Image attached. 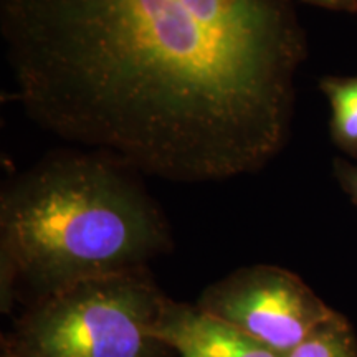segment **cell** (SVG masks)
Wrapping results in <instances>:
<instances>
[{
	"label": "cell",
	"mask_w": 357,
	"mask_h": 357,
	"mask_svg": "<svg viewBox=\"0 0 357 357\" xmlns=\"http://www.w3.org/2000/svg\"><path fill=\"white\" fill-rule=\"evenodd\" d=\"M197 306L287 357L336 316L300 276L275 265H252L204 289Z\"/></svg>",
	"instance_id": "obj_4"
},
{
	"label": "cell",
	"mask_w": 357,
	"mask_h": 357,
	"mask_svg": "<svg viewBox=\"0 0 357 357\" xmlns=\"http://www.w3.org/2000/svg\"><path fill=\"white\" fill-rule=\"evenodd\" d=\"M287 357H357V336L352 324L336 312L333 319L294 347Z\"/></svg>",
	"instance_id": "obj_7"
},
{
	"label": "cell",
	"mask_w": 357,
	"mask_h": 357,
	"mask_svg": "<svg viewBox=\"0 0 357 357\" xmlns=\"http://www.w3.org/2000/svg\"><path fill=\"white\" fill-rule=\"evenodd\" d=\"M154 334L181 357H281L197 305L169 298Z\"/></svg>",
	"instance_id": "obj_5"
},
{
	"label": "cell",
	"mask_w": 357,
	"mask_h": 357,
	"mask_svg": "<svg viewBox=\"0 0 357 357\" xmlns=\"http://www.w3.org/2000/svg\"><path fill=\"white\" fill-rule=\"evenodd\" d=\"M30 121L142 176H253L288 144L307 38L294 0H0Z\"/></svg>",
	"instance_id": "obj_1"
},
{
	"label": "cell",
	"mask_w": 357,
	"mask_h": 357,
	"mask_svg": "<svg viewBox=\"0 0 357 357\" xmlns=\"http://www.w3.org/2000/svg\"><path fill=\"white\" fill-rule=\"evenodd\" d=\"M166 301L149 268L78 281L29 303L2 357H166L154 334Z\"/></svg>",
	"instance_id": "obj_3"
},
{
	"label": "cell",
	"mask_w": 357,
	"mask_h": 357,
	"mask_svg": "<svg viewBox=\"0 0 357 357\" xmlns=\"http://www.w3.org/2000/svg\"><path fill=\"white\" fill-rule=\"evenodd\" d=\"M319 89L331 108L329 134L334 146L357 160V75H328L319 79Z\"/></svg>",
	"instance_id": "obj_6"
},
{
	"label": "cell",
	"mask_w": 357,
	"mask_h": 357,
	"mask_svg": "<svg viewBox=\"0 0 357 357\" xmlns=\"http://www.w3.org/2000/svg\"><path fill=\"white\" fill-rule=\"evenodd\" d=\"M136 172L86 149L48 153L0 194V287L10 310L96 276L147 268L172 247L162 211Z\"/></svg>",
	"instance_id": "obj_2"
},
{
	"label": "cell",
	"mask_w": 357,
	"mask_h": 357,
	"mask_svg": "<svg viewBox=\"0 0 357 357\" xmlns=\"http://www.w3.org/2000/svg\"><path fill=\"white\" fill-rule=\"evenodd\" d=\"M303 2L326 8V10L357 13V0H303Z\"/></svg>",
	"instance_id": "obj_9"
},
{
	"label": "cell",
	"mask_w": 357,
	"mask_h": 357,
	"mask_svg": "<svg viewBox=\"0 0 357 357\" xmlns=\"http://www.w3.org/2000/svg\"><path fill=\"white\" fill-rule=\"evenodd\" d=\"M333 171L337 184L357 207V164L347 159L336 158L333 160Z\"/></svg>",
	"instance_id": "obj_8"
}]
</instances>
